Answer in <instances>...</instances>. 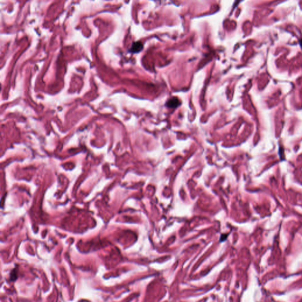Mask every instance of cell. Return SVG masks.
Here are the masks:
<instances>
[{"instance_id": "cell-1", "label": "cell", "mask_w": 302, "mask_h": 302, "mask_svg": "<svg viewBox=\"0 0 302 302\" xmlns=\"http://www.w3.org/2000/svg\"><path fill=\"white\" fill-rule=\"evenodd\" d=\"M167 106L170 108H175L180 105V102L178 98L174 97L169 100L167 102Z\"/></svg>"}, {"instance_id": "cell-2", "label": "cell", "mask_w": 302, "mask_h": 302, "mask_svg": "<svg viewBox=\"0 0 302 302\" xmlns=\"http://www.w3.org/2000/svg\"><path fill=\"white\" fill-rule=\"evenodd\" d=\"M143 49V44L141 43V42H135L133 44L130 51L132 53H138L141 51Z\"/></svg>"}, {"instance_id": "cell-4", "label": "cell", "mask_w": 302, "mask_h": 302, "mask_svg": "<svg viewBox=\"0 0 302 302\" xmlns=\"http://www.w3.org/2000/svg\"><path fill=\"white\" fill-rule=\"evenodd\" d=\"M300 46H301V47L302 48V40L300 41Z\"/></svg>"}, {"instance_id": "cell-3", "label": "cell", "mask_w": 302, "mask_h": 302, "mask_svg": "<svg viewBox=\"0 0 302 302\" xmlns=\"http://www.w3.org/2000/svg\"><path fill=\"white\" fill-rule=\"evenodd\" d=\"M17 278V270L16 269H14L11 271L10 274V280L11 281H15Z\"/></svg>"}]
</instances>
